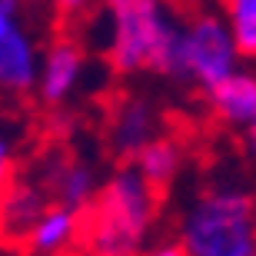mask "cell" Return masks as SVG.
<instances>
[{
	"instance_id": "7c38bea8",
	"label": "cell",
	"mask_w": 256,
	"mask_h": 256,
	"mask_svg": "<svg viewBox=\"0 0 256 256\" xmlns=\"http://www.w3.org/2000/svg\"><path fill=\"white\" fill-rule=\"evenodd\" d=\"M133 166L153 190L160 193L180 170V146L173 140H166V136H153L133 153Z\"/></svg>"
},
{
	"instance_id": "9c48e42d",
	"label": "cell",
	"mask_w": 256,
	"mask_h": 256,
	"mask_svg": "<svg viewBox=\"0 0 256 256\" xmlns=\"http://www.w3.org/2000/svg\"><path fill=\"white\" fill-rule=\"evenodd\" d=\"M80 70H84V60H80V50L70 44V40H60L54 44L44 60V80H40V94L47 104H60L70 90L80 80Z\"/></svg>"
},
{
	"instance_id": "3957f363",
	"label": "cell",
	"mask_w": 256,
	"mask_h": 256,
	"mask_svg": "<svg viewBox=\"0 0 256 256\" xmlns=\"http://www.w3.org/2000/svg\"><path fill=\"white\" fill-rule=\"evenodd\" d=\"M186 256H256V196L213 190L183 220Z\"/></svg>"
},
{
	"instance_id": "ba28073f",
	"label": "cell",
	"mask_w": 256,
	"mask_h": 256,
	"mask_svg": "<svg viewBox=\"0 0 256 256\" xmlns=\"http://www.w3.org/2000/svg\"><path fill=\"white\" fill-rule=\"evenodd\" d=\"M37 80V57L27 34L10 27L0 37V86L7 90H30Z\"/></svg>"
},
{
	"instance_id": "ffe728a7",
	"label": "cell",
	"mask_w": 256,
	"mask_h": 256,
	"mask_svg": "<svg viewBox=\"0 0 256 256\" xmlns=\"http://www.w3.org/2000/svg\"><path fill=\"white\" fill-rule=\"evenodd\" d=\"M66 256H94V253H86V250H74V253H66Z\"/></svg>"
},
{
	"instance_id": "9a60e30c",
	"label": "cell",
	"mask_w": 256,
	"mask_h": 256,
	"mask_svg": "<svg viewBox=\"0 0 256 256\" xmlns=\"http://www.w3.org/2000/svg\"><path fill=\"white\" fill-rule=\"evenodd\" d=\"M7 176H10V150H7V143L0 140V186L7 183Z\"/></svg>"
},
{
	"instance_id": "52a82bcc",
	"label": "cell",
	"mask_w": 256,
	"mask_h": 256,
	"mask_svg": "<svg viewBox=\"0 0 256 256\" xmlns=\"http://www.w3.org/2000/svg\"><path fill=\"white\" fill-rule=\"evenodd\" d=\"M153 130H156V116H153L150 104H143V100H124L114 114V124H110L114 150L120 156H133L146 140H153Z\"/></svg>"
},
{
	"instance_id": "ac0fdd59",
	"label": "cell",
	"mask_w": 256,
	"mask_h": 256,
	"mask_svg": "<svg viewBox=\"0 0 256 256\" xmlns=\"http://www.w3.org/2000/svg\"><path fill=\"white\" fill-rule=\"evenodd\" d=\"M10 27H14V24H10V14H0V37H4Z\"/></svg>"
},
{
	"instance_id": "7a4b0ae2",
	"label": "cell",
	"mask_w": 256,
	"mask_h": 256,
	"mask_svg": "<svg viewBox=\"0 0 256 256\" xmlns=\"http://www.w3.org/2000/svg\"><path fill=\"white\" fill-rule=\"evenodd\" d=\"M114 20L110 60L116 74L156 70L173 80H186L183 27H176L163 0H106Z\"/></svg>"
},
{
	"instance_id": "4fadbf2b",
	"label": "cell",
	"mask_w": 256,
	"mask_h": 256,
	"mask_svg": "<svg viewBox=\"0 0 256 256\" xmlns=\"http://www.w3.org/2000/svg\"><path fill=\"white\" fill-rule=\"evenodd\" d=\"M240 57H256V0H223Z\"/></svg>"
},
{
	"instance_id": "8fae6325",
	"label": "cell",
	"mask_w": 256,
	"mask_h": 256,
	"mask_svg": "<svg viewBox=\"0 0 256 256\" xmlns=\"http://www.w3.org/2000/svg\"><path fill=\"white\" fill-rule=\"evenodd\" d=\"M76 230H80V213L57 203V206L44 210V216L30 230L27 243L34 253H60V250H66L76 240Z\"/></svg>"
},
{
	"instance_id": "5b68a950",
	"label": "cell",
	"mask_w": 256,
	"mask_h": 256,
	"mask_svg": "<svg viewBox=\"0 0 256 256\" xmlns=\"http://www.w3.org/2000/svg\"><path fill=\"white\" fill-rule=\"evenodd\" d=\"M47 193L34 183H10L0 190V236L7 243H20L47 210Z\"/></svg>"
},
{
	"instance_id": "277c9868",
	"label": "cell",
	"mask_w": 256,
	"mask_h": 256,
	"mask_svg": "<svg viewBox=\"0 0 256 256\" xmlns=\"http://www.w3.org/2000/svg\"><path fill=\"white\" fill-rule=\"evenodd\" d=\"M236 57L240 50L233 44V34L220 17H200L190 27H183V64L190 84L210 90L236 70Z\"/></svg>"
},
{
	"instance_id": "2e32d148",
	"label": "cell",
	"mask_w": 256,
	"mask_h": 256,
	"mask_svg": "<svg viewBox=\"0 0 256 256\" xmlns=\"http://www.w3.org/2000/svg\"><path fill=\"white\" fill-rule=\"evenodd\" d=\"M146 256H186V250H183V243H166V246H156Z\"/></svg>"
},
{
	"instance_id": "30bf717a",
	"label": "cell",
	"mask_w": 256,
	"mask_h": 256,
	"mask_svg": "<svg viewBox=\"0 0 256 256\" xmlns=\"http://www.w3.org/2000/svg\"><path fill=\"white\" fill-rule=\"evenodd\" d=\"M47 180H50V190H54L57 203L66 210H74V213H80L94 200V173H90V166H84V163H76V160L50 163Z\"/></svg>"
},
{
	"instance_id": "6da1fadb",
	"label": "cell",
	"mask_w": 256,
	"mask_h": 256,
	"mask_svg": "<svg viewBox=\"0 0 256 256\" xmlns=\"http://www.w3.org/2000/svg\"><path fill=\"white\" fill-rule=\"evenodd\" d=\"M156 203L160 193L136 173V166L120 170L80 210V250L94 256H140Z\"/></svg>"
},
{
	"instance_id": "8992f818",
	"label": "cell",
	"mask_w": 256,
	"mask_h": 256,
	"mask_svg": "<svg viewBox=\"0 0 256 256\" xmlns=\"http://www.w3.org/2000/svg\"><path fill=\"white\" fill-rule=\"evenodd\" d=\"M210 106L223 124H250L256 114V76L253 74H233L206 90Z\"/></svg>"
},
{
	"instance_id": "5bb4252c",
	"label": "cell",
	"mask_w": 256,
	"mask_h": 256,
	"mask_svg": "<svg viewBox=\"0 0 256 256\" xmlns=\"http://www.w3.org/2000/svg\"><path fill=\"white\" fill-rule=\"evenodd\" d=\"M57 4V10L60 14H66V17H74V14H80V10L90 4V0H54Z\"/></svg>"
},
{
	"instance_id": "d6986e66",
	"label": "cell",
	"mask_w": 256,
	"mask_h": 256,
	"mask_svg": "<svg viewBox=\"0 0 256 256\" xmlns=\"http://www.w3.org/2000/svg\"><path fill=\"white\" fill-rule=\"evenodd\" d=\"M250 143H253V150H256V114H253V120H250Z\"/></svg>"
},
{
	"instance_id": "e0dca14e",
	"label": "cell",
	"mask_w": 256,
	"mask_h": 256,
	"mask_svg": "<svg viewBox=\"0 0 256 256\" xmlns=\"http://www.w3.org/2000/svg\"><path fill=\"white\" fill-rule=\"evenodd\" d=\"M17 7H20V0H0V14H17Z\"/></svg>"
}]
</instances>
